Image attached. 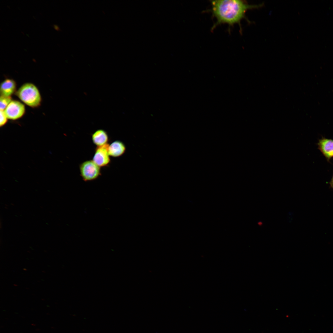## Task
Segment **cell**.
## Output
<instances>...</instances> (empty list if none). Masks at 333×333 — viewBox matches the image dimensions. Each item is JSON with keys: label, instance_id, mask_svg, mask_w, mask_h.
Masks as SVG:
<instances>
[{"label": "cell", "instance_id": "obj_1", "mask_svg": "<svg viewBox=\"0 0 333 333\" xmlns=\"http://www.w3.org/2000/svg\"><path fill=\"white\" fill-rule=\"evenodd\" d=\"M211 3L210 11L216 20L212 30L221 24H227L230 27L236 24L240 26L248 10L259 8L263 5H249L240 0H214L211 1Z\"/></svg>", "mask_w": 333, "mask_h": 333}, {"label": "cell", "instance_id": "obj_2", "mask_svg": "<svg viewBox=\"0 0 333 333\" xmlns=\"http://www.w3.org/2000/svg\"><path fill=\"white\" fill-rule=\"evenodd\" d=\"M18 97L24 103L32 107L39 105L41 98L39 92L33 84L26 83L22 85L16 92Z\"/></svg>", "mask_w": 333, "mask_h": 333}, {"label": "cell", "instance_id": "obj_3", "mask_svg": "<svg viewBox=\"0 0 333 333\" xmlns=\"http://www.w3.org/2000/svg\"><path fill=\"white\" fill-rule=\"evenodd\" d=\"M100 168L92 160L85 161L79 166L80 175L85 181L95 180L101 175Z\"/></svg>", "mask_w": 333, "mask_h": 333}, {"label": "cell", "instance_id": "obj_4", "mask_svg": "<svg viewBox=\"0 0 333 333\" xmlns=\"http://www.w3.org/2000/svg\"><path fill=\"white\" fill-rule=\"evenodd\" d=\"M24 105L17 101H12L4 110L8 119L15 120L22 117L25 112Z\"/></svg>", "mask_w": 333, "mask_h": 333}, {"label": "cell", "instance_id": "obj_5", "mask_svg": "<svg viewBox=\"0 0 333 333\" xmlns=\"http://www.w3.org/2000/svg\"><path fill=\"white\" fill-rule=\"evenodd\" d=\"M108 144L97 147L92 160L100 167L106 166L110 161L108 152Z\"/></svg>", "mask_w": 333, "mask_h": 333}, {"label": "cell", "instance_id": "obj_6", "mask_svg": "<svg viewBox=\"0 0 333 333\" xmlns=\"http://www.w3.org/2000/svg\"><path fill=\"white\" fill-rule=\"evenodd\" d=\"M318 149L329 162L333 157V140L322 138L317 143Z\"/></svg>", "mask_w": 333, "mask_h": 333}, {"label": "cell", "instance_id": "obj_7", "mask_svg": "<svg viewBox=\"0 0 333 333\" xmlns=\"http://www.w3.org/2000/svg\"><path fill=\"white\" fill-rule=\"evenodd\" d=\"M126 151V146L121 141L116 140L109 145L108 152L110 156L118 157L123 155Z\"/></svg>", "mask_w": 333, "mask_h": 333}, {"label": "cell", "instance_id": "obj_8", "mask_svg": "<svg viewBox=\"0 0 333 333\" xmlns=\"http://www.w3.org/2000/svg\"><path fill=\"white\" fill-rule=\"evenodd\" d=\"M92 139L97 147L100 146L108 144L109 137L106 131L102 129H99L92 134Z\"/></svg>", "mask_w": 333, "mask_h": 333}, {"label": "cell", "instance_id": "obj_9", "mask_svg": "<svg viewBox=\"0 0 333 333\" xmlns=\"http://www.w3.org/2000/svg\"><path fill=\"white\" fill-rule=\"evenodd\" d=\"M16 88V84L14 80L10 79L5 80L0 85L1 96L10 97L15 91Z\"/></svg>", "mask_w": 333, "mask_h": 333}, {"label": "cell", "instance_id": "obj_10", "mask_svg": "<svg viewBox=\"0 0 333 333\" xmlns=\"http://www.w3.org/2000/svg\"><path fill=\"white\" fill-rule=\"evenodd\" d=\"M11 101L10 97L1 96L0 98V110H4Z\"/></svg>", "mask_w": 333, "mask_h": 333}, {"label": "cell", "instance_id": "obj_11", "mask_svg": "<svg viewBox=\"0 0 333 333\" xmlns=\"http://www.w3.org/2000/svg\"><path fill=\"white\" fill-rule=\"evenodd\" d=\"M0 126L4 125L7 122V118L5 113L4 110H0Z\"/></svg>", "mask_w": 333, "mask_h": 333}, {"label": "cell", "instance_id": "obj_12", "mask_svg": "<svg viewBox=\"0 0 333 333\" xmlns=\"http://www.w3.org/2000/svg\"><path fill=\"white\" fill-rule=\"evenodd\" d=\"M329 183L331 187L333 189V175Z\"/></svg>", "mask_w": 333, "mask_h": 333}, {"label": "cell", "instance_id": "obj_13", "mask_svg": "<svg viewBox=\"0 0 333 333\" xmlns=\"http://www.w3.org/2000/svg\"><path fill=\"white\" fill-rule=\"evenodd\" d=\"M53 26L54 29L58 31L60 30V28L58 25H53Z\"/></svg>", "mask_w": 333, "mask_h": 333}]
</instances>
